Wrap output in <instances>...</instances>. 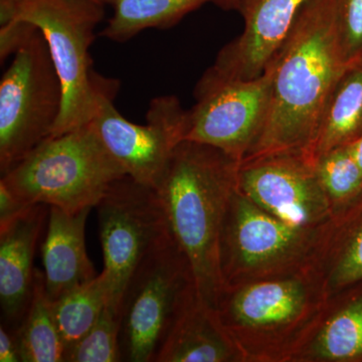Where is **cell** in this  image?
<instances>
[{
	"instance_id": "cell-1",
	"label": "cell",
	"mask_w": 362,
	"mask_h": 362,
	"mask_svg": "<svg viewBox=\"0 0 362 362\" xmlns=\"http://www.w3.org/2000/svg\"><path fill=\"white\" fill-rule=\"evenodd\" d=\"M349 65L338 0H307L267 66L272 74L268 116L245 159L294 153L315 161L312 152L324 110Z\"/></svg>"
},
{
	"instance_id": "cell-2",
	"label": "cell",
	"mask_w": 362,
	"mask_h": 362,
	"mask_svg": "<svg viewBox=\"0 0 362 362\" xmlns=\"http://www.w3.org/2000/svg\"><path fill=\"white\" fill-rule=\"evenodd\" d=\"M239 166L220 149L183 140L156 187L171 238L189 264L197 297L214 310L223 292L221 228Z\"/></svg>"
},
{
	"instance_id": "cell-3",
	"label": "cell",
	"mask_w": 362,
	"mask_h": 362,
	"mask_svg": "<svg viewBox=\"0 0 362 362\" xmlns=\"http://www.w3.org/2000/svg\"><path fill=\"white\" fill-rule=\"evenodd\" d=\"M328 298L317 262L294 273L226 288L218 312L244 361H280L295 357L292 338L297 344L295 334L303 340Z\"/></svg>"
},
{
	"instance_id": "cell-4",
	"label": "cell",
	"mask_w": 362,
	"mask_h": 362,
	"mask_svg": "<svg viewBox=\"0 0 362 362\" xmlns=\"http://www.w3.org/2000/svg\"><path fill=\"white\" fill-rule=\"evenodd\" d=\"M125 171L90 123L45 139L0 182L25 204L74 214L97 206Z\"/></svg>"
},
{
	"instance_id": "cell-5",
	"label": "cell",
	"mask_w": 362,
	"mask_h": 362,
	"mask_svg": "<svg viewBox=\"0 0 362 362\" xmlns=\"http://www.w3.org/2000/svg\"><path fill=\"white\" fill-rule=\"evenodd\" d=\"M104 6L99 0H0V25L28 21L49 45L64 90L63 109L51 136L86 125L97 110L103 76L93 70L90 47Z\"/></svg>"
},
{
	"instance_id": "cell-6",
	"label": "cell",
	"mask_w": 362,
	"mask_h": 362,
	"mask_svg": "<svg viewBox=\"0 0 362 362\" xmlns=\"http://www.w3.org/2000/svg\"><path fill=\"white\" fill-rule=\"evenodd\" d=\"M334 223L319 228L288 225L259 209L237 187L221 228L223 290L294 273L317 263Z\"/></svg>"
},
{
	"instance_id": "cell-7",
	"label": "cell",
	"mask_w": 362,
	"mask_h": 362,
	"mask_svg": "<svg viewBox=\"0 0 362 362\" xmlns=\"http://www.w3.org/2000/svg\"><path fill=\"white\" fill-rule=\"evenodd\" d=\"M63 102L58 71L37 28L14 54L0 81L1 175L52 135Z\"/></svg>"
},
{
	"instance_id": "cell-8",
	"label": "cell",
	"mask_w": 362,
	"mask_h": 362,
	"mask_svg": "<svg viewBox=\"0 0 362 362\" xmlns=\"http://www.w3.org/2000/svg\"><path fill=\"white\" fill-rule=\"evenodd\" d=\"M194 291L187 257L168 235L142 262L124 294L122 361L156 362L176 317Z\"/></svg>"
},
{
	"instance_id": "cell-9",
	"label": "cell",
	"mask_w": 362,
	"mask_h": 362,
	"mask_svg": "<svg viewBox=\"0 0 362 362\" xmlns=\"http://www.w3.org/2000/svg\"><path fill=\"white\" fill-rule=\"evenodd\" d=\"M97 209L108 290L106 305L120 318L131 278L170 233L156 188L128 175L112 185Z\"/></svg>"
},
{
	"instance_id": "cell-10",
	"label": "cell",
	"mask_w": 362,
	"mask_h": 362,
	"mask_svg": "<svg viewBox=\"0 0 362 362\" xmlns=\"http://www.w3.org/2000/svg\"><path fill=\"white\" fill-rule=\"evenodd\" d=\"M118 90V81L102 78L97 110L89 123L126 175L156 188L176 145L185 139L187 110L173 95L156 97L150 102L146 124L140 125L117 110Z\"/></svg>"
},
{
	"instance_id": "cell-11",
	"label": "cell",
	"mask_w": 362,
	"mask_h": 362,
	"mask_svg": "<svg viewBox=\"0 0 362 362\" xmlns=\"http://www.w3.org/2000/svg\"><path fill=\"white\" fill-rule=\"evenodd\" d=\"M268 68L252 80L204 74L194 90L195 104L185 114V139L202 143L244 160L266 123L271 99Z\"/></svg>"
},
{
	"instance_id": "cell-12",
	"label": "cell",
	"mask_w": 362,
	"mask_h": 362,
	"mask_svg": "<svg viewBox=\"0 0 362 362\" xmlns=\"http://www.w3.org/2000/svg\"><path fill=\"white\" fill-rule=\"evenodd\" d=\"M238 188L259 209L296 228H324L337 218L317 176L315 161L303 154L240 161Z\"/></svg>"
},
{
	"instance_id": "cell-13",
	"label": "cell",
	"mask_w": 362,
	"mask_h": 362,
	"mask_svg": "<svg viewBox=\"0 0 362 362\" xmlns=\"http://www.w3.org/2000/svg\"><path fill=\"white\" fill-rule=\"evenodd\" d=\"M307 0H237L233 9L244 30L226 45L207 71L228 78L252 80L265 71Z\"/></svg>"
},
{
	"instance_id": "cell-14",
	"label": "cell",
	"mask_w": 362,
	"mask_h": 362,
	"mask_svg": "<svg viewBox=\"0 0 362 362\" xmlns=\"http://www.w3.org/2000/svg\"><path fill=\"white\" fill-rule=\"evenodd\" d=\"M49 206L35 204L0 228V305L4 325L16 330L25 318L35 290L33 258L47 228Z\"/></svg>"
},
{
	"instance_id": "cell-15",
	"label": "cell",
	"mask_w": 362,
	"mask_h": 362,
	"mask_svg": "<svg viewBox=\"0 0 362 362\" xmlns=\"http://www.w3.org/2000/svg\"><path fill=\"white\" fill-rule=\"evenodd\" d=\"M90 211L70 214L49 206L42 254L45 293L51 302L98 276L86 249Z\"/></svg>"
},
{
	"instance_id": "cell-16",
	"label": "cell",
	"mask_w": 362,
	"mask_h": 362,
	"mask_svg": "<svg viewBox=\"0 0 362 362\" xmlns=\"http://www.w3.org/2000/svg\"><path fill=\"white\" fill-rule=\"evenodd\" d=\"M243 361L218 310L202 303L195 291L181 308L156 358V362Z\"/></svg>"
},
{
	"instance_id": "cell-17",
	"label": "cell",
	"mask_w": 362,
	"mask_h": 362,
	"mask_svg": "<svg viewBox=\"0 0 362 362\" xmlns=\"http://www.w3.org/2000/svg\"><path fill=\"white\" fill-rule=\"evenodd\" d=\"M361 132L362 57L349 64L331 93L312 152L314 160L349 144Z\"/></svg>"
},
{
	"instance_id": "cell-18",
	"label": "cell",
	"mask_w": 362,
	"mask_h": 362,
	"mask_svg": "<svg viewBox=\"0 0 362 362\" xmlns=\"http://www.w3.org/2000/svg\"><path fill=\"white\" fill-rule=\"evenodd\" d=\"M113 16L100 35L126 42L146 30H168L185 16L216 0H100Z\"/></svg>"
},
{
	"instance_id": "cell-19",
	"label": "cell",
	"mask_w": 362,
	"mask_h": 362,
	"mask_svg": "<svg viewBox=\"0 0 362 362\" xmlns=\"http://www.w3.org/2000/svg\"><path fill=\"white\" fill-rule=\"evenodd\" d=\"M16 334L21 362H65L66 345L45 293L44 273L39 270L32 302Z\"/></svg>"
},
{
	"instance_id": "cell-20",
	"label": "cell",
	"mask_w": 362,
	"mask_h": 362,
	"mask_svg": "<svg viewBox=\"0 0 362 362\" xmlns=\"http://www.w3.org/2000/svg\"><path fill=\"white\" fill-rule=\"evenodd\" d=\"M107 280L96 278L52 302V310L66 350L85 337L99 320L107 303Z\"/></svg>"
},
{
	"instance_id": "cell-21",
	"label": "cell",
	"mask_w": 362,
	"mask_h": 362,
	"mask_svg": "<svg viewBox=\"0 0 362 362\" xmlns=\"http://www.w3.org/2000/svg\"><path fill=\"white\" fill-rule=\"evenodd\" d=\"M304 357L323 361L362 358V297L324 321Z\"/></svg>"
},
{
	"instance_id": "cell-22",
	"label": "cell",
	"mask_w": 362,
	"mask_h": 362,
	"mask_svg": "<svg viewBox=\"0 0 362 362\" xmlns=\"http://www.w3.org/2000/svg\"><path fill=\"white\" fill-rule=\"evenodd\" d=\"M315 168L335 216L361 197L362 171L350 153L349 145L331 149L317 157Z\"/></svg>"
},
{
	"instance_id": "cell-23",
	"label": "cell",
	"mask_w": 362,
	"mask_h": 362,
	"mask_svg": "<svg viewBox=\"0 0 362 362\" xmlns=\"http://www.w3.org/2000/svg\"><path fill=\"white\" fill-rule=\"evenodd\" d=\"M344 239H328L320 259L328 297L362 281V218L354 223ZM322 254V255H323Z\"/></svg>"
},
{
	"instance_id": "cell-24",
	"label": "cell",
	"mask_w": 362,
	"mask_h": 362,
	"mask_svg": "<svg viewBox=\"0 0 362 362\" xmlns=\"http://www.w3.org/2000/svg\"><path fill=\"white\" fill-rule=\"evenodd\" d=\"M122 361L120 318L105 306L99 320L66 352L65 362Z\"/></svg>"
},
{
	"instance_id": "cell-25",
	"label": "cell",
	"mask_w": 362,
	"mask_h": 362,
	"mask_svg": "<svg viewBox=\"0 0 362 362\" xmlns=\"http://www.w3.org/2000/svg\"><path fill=\"white\" fill-rule=\"evenodd\" d=\"M343 49L351 64L362 57V0H338Z\"/></svg>"
},
{
	"instance_id": "cell-26",
	"label": "cell",
	"mask_w": 362,
	"mask_h": 362,
	"mask_svg": "<svg viewBox=\"0 0 362 362\" xmlns=\"http://www.w3.org/2000/svg\"><path fill=\"white\" fill-rule=\"evenodd\" d=\"M37 28L25 21H13L0 25V61L4 63L30 40Z\"/></svg>"
},
{
	"instance_id": "cell-27",
	"label": "cell",
	"mask_w": 362,
	"mask_h": 362,
	"mask_svg": "<svg viewBox=\"0 0 362 362\" xmlns=\"http://www.w3.org/2000/svg\"><path fill=\"white\" fill-rule=\"evenodd\" d=\"M33 206L21 201L4 183L0 182V228L13 223Z\"/></svg>"
},
{
	"instance_id": "cell-28",
	"label": "cell",
	"mask_w": 362,
	"mask_h": 362,
	"mask_svg": "<svg viewBox=\"0 0 362 362\" xmlns=\"http://www.w3.org/2000/svg\"><path fill=\"white\" fill-rule=\"evenodd\" d=\"M0 362H21L16 330L0 326Z\"/></svg>"
},
{
	"instance_id": "cell-29",
	"label": "cell",
	"mask_w": 362,
	"mask_h": 362,
	"mask_svg": "<svg viewBox=\"0 0 362 362\" xmlns=\"http://www.w3.org/2000/svg\"><path fill=\"white\" fill-rule=\"evenodd\" d=\"M347 145H349L350 153H351L357 165L359 166V168H361L362 171V132L357 136L356 139L352 140V141Z\"/></svg>"
},
{
	"instance_id": "cell-30",
	"label": "cell",
	"mask_w": 362,
	"mask_h": 362,
	"mask_svg": "<svg viewBox=\"0 0 362 362\" xmlns=\"http://www.w3.org/2000/svg\"><path fill=\"white\" fill-rule=\"evenodd\" d=\"M235 2H237V0H216L214 4L220 6L221 8L225 9V11H233Z\"/></svg>"
},
{
	"instance_id": "cell-31",
	"label": "cell",
	"mask_w": 362,
	"mask_h": 362,
	"mask_svg": "<svg viewBox=\"0 0 362 362\" xmlns=\"http://www.w3.org/2000/svg\"><path fill=\"white\" fill-rule=\"evenodd\" d=\"M99 1H100V0H99Z\"/></svg>"
}]
</instances>
